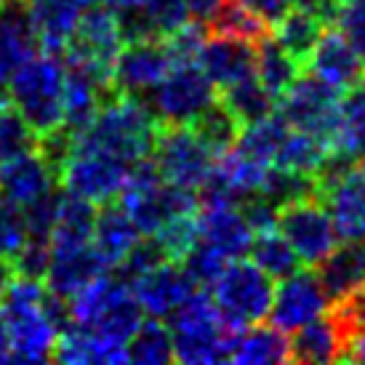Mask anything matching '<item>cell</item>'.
<instances>
[{"mask_svg": "<svg viewBox=\"0 0 365 365\" xmlns=\"http://www.w3.org/2000/svg\"><path fill=\"white\" fill-rule=\"evenodd\" d=\"M6 88L9 102L38 139L64 125V59L59 53H30L9 75Z\"/></svg>", "mask_w": 365, "mask_h": 365, "instance_id": "cell-2", "label": "cell"}, {"mask_svg": "<svg viewBox=\"0 0 365 365\" xmlns=\"http://www.w3.org/2000/svg\"><path fill=\"white\" fill-rule=\"evenodd\" d=\"M245 9L254 11L259 19H264L269 27H272L277 19H283L288 11L294 9L291 0H240Z\"/></svg>", "mask_w": 365, "mask_h": 365, "instance_id": "cell-50", "label": "cell"}, {"mask_svg": "<svg viewBox=\"0 0 365 365\" xmlns=\"http://www.w3.org/2000/svg\"><path fill=\"white\" fill-rule=\"evenodd\" d=\"M195 131H197V136L205 142V147L211 150L216 158L222 153H227L230 147H235V142H237V133H240V123L235 120L230 112L224 110L222 102L216 99V102L208 107V110L197 118L195 123H190Z\"/></svg>", "mask_w": 365, "mask_h": 365, "instance_id": "cell-38", "label": "cell"}, {"mask_svg": "<svg viewBox=\"0 0 365 365\" xmlns=\"http://www.w3.org/2000/svg\"><path fill=\"white\" fill-rule=\"evenodd\" d=\"M264 200H269L274 208L296 200H304V197H317V182L314 176H304V173H294L277 168V165H267V173L262 179L259 192Z\"/></svg>", "mask_w": 365, "mask_h": 365, "instance_id": "cell-37", "label": "cell"}, {"mask_svg": "<svg viewBox=\"0 0 365 365\" xmlns=\"http://www.w3.org/2000/svg\"><path fill=\"white\" fill-rule=\"evenodd\" d=\"M67 309L72 325H81L115 344H128L144 320V309L131 285L123 283L118 274L104 272L67 299Z\"/></svg>", "mask_w": 365, "mask_h": 365, "instance_id": "cell-3", "label": "cell"}, {"mask_svg": "<svg viewBox=\"0 0 365 365\" xmlns=\"http://www.w3.org/2000/svg\"><path fill=\"white\" fill-rule=\"evenodd\" d=\"M184 6L190 11V19H197V21H203V24H208V19H211L213 14H216V9L222 6V0H184Z\"/></svg>", "mask_w": 365, "mask_h": 365, "instance_id": "cell-52", "label": "cell"}, {"mask_svg": "<svg viewBox=\"0 0 365 365\" xmlns=\"http://www.w3.org/2000/svg\"><path fill=\"white\" fill-rule=\"evenodd\" d=\"M341 360H346V363H365V331L346 336L344 357Z\"/></svg>", "mask_w": 365, "mask_h": 365, "instance_id": "cell-53", "label": "cell"}, {"mask_svg": "<svg viewBox=\"0 0 365 365\" xmlns=\"http://www.w3.org/2000/svg\"><path fill=\"white\" fill-rule=\"evenodd\" d=\"M6 360H9V328L0 314V363H6Z\"/></svg>", "mask_w": 365, "mask_h": 365, "instance_id": "cell-56", "label": "cell"}, {"mask_svg": "<svg viewBox=\"0 0 365 365\" xmlns=\"http://www.w3.org/2000/svg\"><path fill=\"white\" fill-rule=\"evenodd\" d=\"M317 280L331 302L365 283V240H344L317 264Z\"/></svg>", "mask_w": 365, "mask_h": 365, "instance_id": "cell-26", "label": "cell"}, {"mask_svg": "<svg viewBox=\"0 0 365 365\" xmlns=\"http://www.w3.org/2000/svg\"><path fill=\"white\" fill-rule=\"evenodd\" d=\"M243 219L248 222V227L256 232H264V230H274L277 227V208H274L269 200H264L262 195H251L245 197L243 203L237 205Z\"/></svg>", "mask_w": 365, "mask_h": 365, "instance_id": "cell-48", "label": "cell"}, {"mask_svg": "<svg viewBox=\"0 0 365 365\" xmlns=\"http://www.w3.org/2000/svg\"><path fill=\"white\" fill-rule=\"evenodd\" d=\"M48 259H51V243L48 240H32L30 237L19 248V254L11 259V267H14V274L43 283L46 269H48Z\"/></svg>", "mask_w": 365, "mask_h": 365, "instance_id": "cell-45", "label": "cell"}, {"mask_svg": "<svg viewBox=\"0 0 365 365\" xmlns=\"http://www.w3.org/2000/svg\"><path fill=\"white\" fill-rule=\"evenodd\" d=\"M136 14L142 21L144 38H155V41L168 38L184 21H190V11L184 6V0H144V6Z\"/></svg>", "mask_w": 365, "mask_h": 365, "instance_id": "cell-39", "label": "cell"}, {"mask_svg": "<svg viewBox=\"0 0 365 365\" xmlns=\"http://www.w3.org/2000/svg\"><path fill=\"white\" fill-rule=\"evenodd\" d=\"M38 150V133L21 118L14 104H0V163Z\"/></svg>", "mask_w": 365, "mask_h": 365, "instance_id": "cell-40", "label": "cell"}, {"mask_svg": "<svg viewBox=\"0 0 365 365\" xmlns=\"http://www.w3.org/2000/svg\"><path fill=\"white\" fill-rule=\"evenodd\" d=\"M155 131L158 120L147 110V104L136 96L118 93L99 107L93 120L81 133H75L72 150L107 155L133 165L153 153Z\"/></svg>", "mask_w": 365, "mask_h": 365, "instance_id": "cell-1", "label": "cell"}, {"mask_svg": "<svg viewBox=\"0 0 365 365\" xmlns=\"http://www.w3.org/2000/svg\"><path fill=\"white\" fill-rule=\"evenodd\" d=\"M24 243H27V224L21 205L11 203L0 195V256L11 262Z\"/></svg>", "mask_w": 365, "mask_h": 365, "instance_id": "cell-44", "label": "cell"}, {"mask_svg": "<svg viewBox=\"0 0 365 365\" xmlns=\"http://www.w3.org/2000/svg\"><path fill=\"white\" fill-rule=\"evenodd\" d=\"M182 269L190 274V280H192L197 288H211L213 280L222 274V269L227 267V259L222 254H216L213 248H208L205 243L200 240H195L192 248L182 256Z\"/></svg>", "mask_w": 365, "mask_h": 365, "instance_id": "cell-42", "label": "cell"}, {"mask_svg": "<svg viewBox=\"0 0 365 365\" xmlns=\"http://www.w3.org/2000/svg\"><path fill=\"white\" fill-rule=\"evenodd\" d=\"M131 165L120 163L107 155L83 153V150H70L64 163L56 171V182L64 192L78 195L93 205L118 200L120 190L125 187Z\"/></svg>", "mask_w": 365, "mask_h": 365, "instance_id": "cell-10", "label": "cell"}, {"mask_svg": "<svg viewBox=\"0 0 365 365\" xmlns=\"http://www.w3.org/2000/svg\"><path fill=\"white\" fill-rule=\"evenodd\" d=\"M219 99V91L197 61L190 64H173L168 75L163 78L142 102L153 112L158 123H173V125H190L203 115L213 102Z\"/></svg>", "mask_w": 365, "mask_h": 365, "instance_id": "cell-7", "label": "cell"}, {"mask_svg": "<svg viewBox=\"0 0 365 365\" xmlns=\"http://www.w3.org/2000/svg\"><path fill=\"white\" fill-rule=\"evenodd\" d=\"M205 38H208V32H205L203 21L190 19L176 32H171L168 38H163V46H165L173 64H190V61H197Z\"/></svg>", "mask_w": 365, "mask_h": 365, "instance_id": "cell-43", "label": "cell"}, {"mask_svg": "<svg viewBox=\"0 0 365 365\" xmlns=\"http://www.w3.org/2000/svg\"><path fill=\"white\" fill-rule=\"evenodd\" d=\"M339 110H341V123H344V128H352V125L365 123V72L349 86V88L341 91Z\"/></svg>", "mask_w": 365, "mask_h": 365, "instance_id": "cell-49", "label": "cell"}, {"mask_svg": "<svg viewBox=\"0 0 365 365\" xmlns=\"http://www.w3.org/2000/svg\"><path fill=\"white\" fill-rule=\"evenodd\" d=\"M277 232L283 235L304 267H317L339 243L334 222L320 197H304L277 208Z\"/></svg>", "mask_w": 365, "mask_h": 365, "instance_id": "cell-9", "label": "cell"}, {"mask_svg": "<svg viewBox=\"0 0 365 365\" xmlns=\"http://www.w3.org/2000/svg\"><path fill=\"white\" fill-rule=\"evenodd\" d=\"M128 363L139 365H165L173 363V339L171 328L160 317L142 320V325L128 339Z\"/></svg>", "mask_w": 365, "mask_h": 365, "instance_id": "cell-34", "label": "cell"}, {"mask_svg": "<svg viewBox=\"0 0 365 365\" xmlns=\"http://www.w3.org/2000/svg\"><path fill=\"white\" fill-rule=\"evenodd\" d=\"M150 155L163 182L192 192L203 187L216 163V155L205 147L192 125H173V123H158Z\"/></svg>", "mask_w": 365, "mask_h": 365, "instance_id": "cell-8", "label": "cell"}, {"mask_svg": "<svg viewBox=\"0 0 365 365\" xmlns=\"http://www.w3.org/2000/svg\"><path fill=\"white\" fill-rule=\"evenodd\" d=\"M93 219H96V205L61 190L59 213H56V224H53L51 232V245L91 243Z\"/></svg>", "mask_w": 365, "mask_h": 365, "instance_id": "cell-32", "label": "cell"}, {"mask_svg": "<svg viewBox=\"0 0 365 365\" xmlns=\"http://www.w3.org/2000/svg\"><path fill=\"white\" fill-rule=\"evenodd\" d=\"M56 184V168L38 150L0 163V195L11 203L27 205Z\"/></svg>", "mask_w": 365, "mask_h": 365, "instance_id": "cell-22", "label": "cell"}, {"mask_svg": "<svg viewBox=\"0 0 365 365\" xmlns=\"http://www.w3.org/2000/svg\"><path fill=\"white\" fill-rule=\"evenodd\" d=\"M171 67L173 61L163 41H155V38L125 41L112 64V86L118 93L144 99L168 75Z\"/></svg>", "mask_w": 365, "mask_h": 365, "instance_id": "cell-13", "label": "cell"}, {"mask_svg": "<svg viewBox=\"0 0 365 365\" xmlns=\"http://www.w3.org/2000/svg\"><path fill=\"white\" fill-rule=\"evenodd\" d=\"M328 307H331V299L323 291L317 274L299 267L288 277L277 280L267 320L283 334H294L296 328L328 312Z\"/></svg>", "mask_w": 365, "mask_h": 365, "instance_id": "cell-12", "label": "cell"}, {"mask_svg": "<svg viewBox=\"0 0 365 365\" xmlns=\"http://www.w3.org/2000/svg\"><path fill=\"white\" fill-rule=\"evenodd\" d=\"M59 197L61 187L56 184L53 190L43 192L41 197L30 200L27 205H21L24 213V224H27V240H48L51 243L53 224H56V213H59Z\"/></svg>", "mask_w": 365, "mask_h": 365, "instance_id": "cell-41", "label": "cell"}, {"mask_svg": "<svg viewBox=\"0 0 365 365\" xmlns=\"http://www.w3.org/2000/svg\"><path fill=\"white\" fill-rule=\"evenodd\" d=\"M219 102L240 125H248V123H256L267 115H272L274 104H277L272 93L256 81V75L232 83L227 88H219Z\"/></svg>", "mask_w": 365, "mask_h": 365, "instance_id": "cell-29", "label": "cell"}, {"mask_svg": "<svg viewBox=\"0 0 365 365\" xmlns=\"http://www.w3.org/2000/svg\"><path fill=\"white\" fill-rule=\"evenodd\" d=\"M227 360L237 365L291 363L288 334H283L274 325L264 323L235 331V334H230V341H227Z\"/></svg>", "mask_w": 365, "mask_h": 365, "instance_id": "cell-23", "label": "cell"}, {"mask_svg": "<svg viewBox=\"0 0 365 365\" xmlns=\"http://www.w3.org/2000/svg\"><path fill=\"white\" fill-rule=\"evenodd\" d=\"M123 46L118 14L107 6H88L83 9L81 21L72 32L70 43L64 48V59H75L93 67L112 81V64Z\"/></svg>", "mask_w": 365, "mask_h": 365, "instance_id": "cell-11", "label": "cell"}, {"mask_svg": "<svg viewBox=\"0 0 365 365\" xmlns=\"http://www.w3.org/2000/svg\"><path fill=\"white\" fill-rule=\"evenodd\" d=\"M195 230L197 240L222 254L227 262L245 259L254 240V230L237 205H200L195 213Z\"/></svg>", "mask_w": 365, "mask_h": 365, "instance_id": "cell-16", "label": "cell"}, {"mask_svg": "<svg viewBox=\"0 0 365 365\" xmlns=\"http://www.w3.org/2000/svg\"><path fill=\"white\" fill-rule=\"evenodd\" d=\"M302 64L285 51L272 35L256 43V81L262 83L267 91L274 96V102L288 91V86L302 75Z\"/></svg>", "mask_w": 365, "mask_h": 365, "instance_id": "cell-28", "label": "cell"}, {"mask_svg": "<svg viewBox=\"0 0 365 365\" xmlns=\"http://www.w3.org/2000/svg\"><path fill=\"white\" fill-rule=\"evenodd\" d=\"M35 43L48 53H64L86 9L83 0H21Z\"/></svg>", "mask_w": 365, "mask_h": 365, "instance_id": "cell-19", "label": "cell"}, {"mask_svg": "<svg viewBox=\"0 0 365 365\" xmlns=\"http://www.w3.org/2000/svg\"><path fill=\"white\" fill-rule=\"evenodd\" d=\"M344 344L346 334L334 314L314 317L288 339L291 363H339L344 357Z\"/></svg>", "mask_w": 365, "mask_h": 365, "instance_id": "cell-24", "label": "cell"}, {"mask_svg": "<svg viewBox=\"0 0 365 365\" xmlns=\"http://www.w3.org/2000/svg\"><path fill=\"white\" fill-rule=\"evenodd\" d=\"M208 27L213 30V35H227V38L254 43V46L267 35H272V27L259 19L254 11L245 9L240 0H222V6L208 19Z\"/></svg>", "mask_w": 365, "mask_h": 365, "instance_id": "cell-36", "label": "cell"}, {"mask_svg": "<svg viewBox=\"0 0 365 365\" xmlns=\"http://www.w3.org/2000/svg\"><path fill=\"white\" fill-rule=\"evenodd\" d=\"M291 3H294V9L307 11L325 24H334L336 16H339V9L344 6V0H291Z\"/></svg>", "mask_w": 365, "mask_h": 365, "instance_id": "cell-51", "label": "cell"}, {"mask_svg": "<svg viewBox=\"0 0 365 365\" xmlns=\"http://www.w3.org/2000/svg\"><path fill=\"white\" fill-rule=\"evenodd\" d=\"M288 131H291V125L285 123L283 115H280V112H272V115H267L262 120L243 125L240 133H237L235 147L243 155H248V158H254V160L269 165V163L274 160V153L280 150L283 139L288 136Z\"/></svg>", "mask_w": 365, "mask_h": 365, "instance_id": "cell-33", "label": "cell"}, {"mask_svg": "<svg viewBox=\"0 0 365 365\" xmlns=\"http://www.w3.org/2000/svg\"><path fill=\"white\" fill-rule=\"evenodd\" d=\"M131 288L144 314L163 320L182 304L197 285L190 280V274L184 272L179 262H160L158 267L139 274L131 283Z\"/></svg>", "mask_w": 365, "mask_h": 365, "instance_id": "cell-18", "label": "cell"}, {"mask_svg": "<svg viewBox=\"0 0 365 365\" xmlns=\"http://www.w3.org/2000/svg\"><path fill=\"white\" fill-rule=\"evenodd\" d=\"M139 237H142V232L136 230V224L123 211L120 203L110 200V203H102L96 208L91 245L96 248V254L102 256L107 269H115L123 262V256L139 243Z\"/></svg>", "mask_w": 365, "mask_h": 365, "instance_id": "cell-25", "label": "cell"}, {"mask_svg": "<svg viewBox=\"0 0 365 365\" xmlns=\"http://www.w3.org/2000/svg\"><path fill=\"white\" fill-rule=\"evenodd\" d=\"M11 277H14V267H11L9 259H3V256H0V296H3L6 288H9Z\"/></svg>", "mask_w": 365, "mask_h": 365, "instance_id": "cell-55", "label": "cell"}, {"mask_svg": "<svg viewBox=\"0 0 365 365\" xmlns=\"http://www.w3.org/2000/svg\"><path fill=\"white\" fill-rule=\"evenodd\" d=\"M248 256L272 280H283V277H288V274L302 267L299 256L294 254V248L288 245L283 235L277 232V227L256 232L254 240H251V248H248Z\"/></svg>", "mask_w": 365, "mask_h": 365, "instance_id": "cell-35", "label": "cell"}, {"mask_svg": "<svg viewBox=\"0 0 365 365\" xmlns=\"http://www.w3.org/2000/svg\"><path fill=\"white\" fill-rule=\"evenodd\" d=\"M344 3H360V0H344Z\"/></svg>", "mask_w": 365, "mask_h": 365, "instance_id": "cell-58", "label": "cell"}, {"mask_svg": "<svg viewBox=\"0 0 365 365\" xmlns=\"http://www.w3.org/2000/svg\"><path fill=\"white\" fill-rule=\"evenodd\" d=\"M339 102H341L339 88L314 75H299L288 86V91L277 99V110L291 128L312 133L325 144L339 147V136L344 131Z\"/></svg>", "mask_w": 365, "mask_h": 365, "instance_id": "cell-6", "label": "cell"}, {"mask_svg": "<svg viewBox=\"0 0 365 365\" xmlns=\"http://www.w3.org/2000/svg\"><path fill=\"white\" fill-rule=\"evenodd\" d=\"M3 320L9 328V360H16V363H46V360H51L59 328L46 314L43 304L3 314Z\"/></svg>", "mask_w": 365, "mask_h": 365, "instance_id": "cell-17", "label": "cell"}, {"mask_svg": "<svg viewBox=\"0 0 365 365\" xmlns=\"http://www.w3.org/2000/svg\"><path fill=\"white\" fill-rule=\"evenodd\" d=\"M86 6H104V0H83Z\"/></svg>", "mask_w": 365, "mask_h": 365, "instance_id": "cell-57", "label": "cell"}, {"mask_svg": "<svg viewBox=\"0 0 365 365\" xmlns=\"http://www.w3.org/2000/svg\"><path fill=\"white\" fill-rule=\"evenodd\" d=\"M0 6H3V0H0Z\"/></svg>", "mask_w": 365, "mask_h": 365, "instance_id": "cell-59", "label": "cell"}, {"mask_svg": "<svg viewBox=\"0 0 365 365\" xmlns=\"http://www.w3.org/2000/svg\"><path fill=\"white\" fill-rule=\"evenodd\" d=\"M334 24H339V32L349 41V46L355 48L360 61L365 64V0L344 3L339 9V16H336Z\"/></svg>", "mask_w": 365, "mask_h": 365, "instance_id": "cell-47", "label": "cell"}, {"mask_svg": "<svg viewBox=\"0 0 365 365\" xmlns=\"http://www.w3.org/2000/svg\"><path fill=\"white\" fill-rule=\"evenodd\" d=\"M331 314L336 317V323L344 328L346 336L365 331V283L352 288L341 299H336V304L331 307Z\"/></svg>", "mask_w": 365, "mask_h": 365, "instance_id": "cell-46", "label": "cell"}, {"mask_svg": "<svg viewBox=\"0 0 365 365\" xmlns=\"http://www.w3.org/2000/svg\"><path fill=\"white\" fill-rule=\"evenodd\" d=\"M331 150L334 147L325 144L323 139H317V136L307 131L291 128L269 165H277V168H285V171L294 173H304V176H317L320 165L325 163Z\"/></svg>", "mask_w": 365, "mask_h": 365, "instance_id": "cell-31", "label": "cell"}, {"mask_svg": "<svg viewBox=\"0 0 365 365\" xmlns=\"http://www.w3.org/2000/svg\"><path fill=\"white\" fill-rule=\"evenodd\" d=\"M325 27H328L325 21H320L317 16H312V14H307L302 9H291L283 19H277L272 24L274 41L280 43L302 67L307 64V59H309L312 48L317 46Z\"/></svg>", "mask_w": 365, "mask_h": 365, "instance_id": "cell-30", "label": "cell"}, {"mask_svg": "<svg viewBox=\"0 0 365 365\" xmlns=\"http://www.w3.org/2000/svg\"><path fill=\"white\" fill-rule=\"evenodd\" d=\"M197 64L219 91V88H227V86L254 75L256 46L248 41L227 38V35H213V38H205Z\"/></svg>", "mask_w": 365, "mask_h": 365, "instance_id": "cell-20", "label": "cell"}, {"mask_svg": "<svg viewBox=\"0 0 365 365\" xmlns=\"http://www.w3.org/2000/svg\"><path fill=\"white\" fill-rule=\"evenodd\" d=\"M227 331H243L264 323L272 307L274 280L254 262L232 259L208 288Z\"/></svg>", "mask_w": 365, "mask_h": 365, "instance_id": "cell-5", "label": "cell"}, {"mask_svg": "<svg viewBox=\"0 0 365 365\" xmlns=\"http://www.w3.org/2000/svg\"><path fill=\"white\" fill-rule=\"evenodd\" d=\"M102 272H107V264L102 262V256L96 254V248L91 243L51 245V259H48L43 285L48 294L67 302L83 285H88Z\"/></svg>", "mask_w": 365, "mask_h": 365, "instance_id": "cell-15", "label": "cell"}, {"mask_svg": "<svg viewBox=\"0 0 365 365\" xmlns=\"http://www.w3.org/2000/svg\"><path fill=\"white\" fill-rule=\"evenodd\" d=\"M104 6L112 9L115 14H128V11H136L144 6V0H104Z\"/></svg>", "mask_w": 365, "mask_h": 365, "instance_id": "cell-54", "label": "cell"}, {"mask_svg": "<svg viewBox=\"0 0 365 365\" xmlns=\"http://www.w3.org/2000/svg\"><path fill=\"white\" fill-rule=\"evenodd\" d=\"M168 328L173 339V360L187 365H211L227 360L230 334L219 317L208 288H195L168 314Z\"/></svg>", "mask_w": 365, "mask_h": 365, "instance_id": "cell-4", "label": "cell"}, {"mask_svg": "<svg viewBox=\"0 0 365 365\" xmlns=\"http://www.w3.org/2000/svg\"><path fill=\"white\" fill-rule=\"evenodd\" d=\"M38 43L30 30V21L24 16L21 0H3L0 6V83L9 81V75L30 53H35Z\"/></svg>", "mask_w": 365, "mask_h": 365, "instance_id": "cell-27", "label": "cell"}, {"mask_svg": "<svg viewBox=\"0 0 365 365\" xmlns=\"http://www.w3.org/2000/svg\"><path fill=\"white\" fill-rule=\"evenodd\" d=\"M317 197L334 222L339 240H365V165L352 163L328 184L317 187Z\"/></svg>", "mask_w": 365, "mask_h": 365, "instance_id": "cell-14", "label": "cell"}, {"mask_svg": "<svg viewBox=\"0 0 365 365\" xmlns=\"http://www.w3.org/2000/svg\"><path fill=\"white\" fill-rule=\"evenodd\" d=\"M304 67L309 70V75L320 78L339 91L349 88L365 72V64L360 61L355 48L349 46V41L339 30H328V27L323 30Z\"/></svg>", "mask_w": 365, "mask_h": 365, "instance_id": "cell-21", "label": "cell"}]
</instances>
